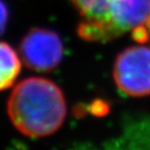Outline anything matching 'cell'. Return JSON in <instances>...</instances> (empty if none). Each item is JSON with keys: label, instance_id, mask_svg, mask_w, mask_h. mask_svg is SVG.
Masks as SVG:
<instances>
[{"label": "cell", "instance_id": "cell-3", "mask_svg": "<svg viewBox=\"0 0 150 150\" xmlns=\"http://www.w3.org/2000/svg\"><path fill=\"white\" fill-rule=\"evenodd\" d=\"M112 74L119 91L127 96L150 95V48L132 46L120 52Z\"/></svg>", "mask_w": 150, "mask_h": 150}, {"label": "cell", "instance_id": "cell-6", "mask_svg": "<svg viewBox=\"0 0 150 150\" xmlns=\"http://www.w3.org/2000/svg\"><path fill=\"white\" fill-rule=\"evenodd\" d=\"M81 15L82 22H96L106 16L115 0H70Z\"/></svg>", "mask_w": 150, "mask_h": 150}, {"label": "cell", "instance_id": "cell-2", "mask_svg": "<svg viewBox=\"0 0 150 150\" xmlns=\"http://www.w3.org/2000/svg\"><path fill=\"white\" fill-rule=\"evenodd\" d=\"M150 17V0H115L106 16L96 22H79L77 33L89 42H108L144 27Z\"/></svg>", "mask_w": 150, "mask_h": 150}, {"label": "cell", "instance_id": "cell-4", "mask_svg": "<svg viewBox=\"0 0 150 150\" xmlns=\"http://www.w3.org/2000/svg\"><path fill=\"white\" fill-rule=\"evenodd\" d=\"M63 44L54 31L33 28L20 43V54L26 67L38 72L55 69L63 59Z\"/></svg>", "mask_w": 150, "mask_h": 150}, {"label": "cell", "instance_id": "cell-1", "mask_svg": "<svg viewBox=\"0 0 150 150\" xmlns=\"http://www.w3.org/2000/svg\"><path fill=\"white\" fill-rule=\"evenodd\" d=\"M7 115L15 128L24 136H50L65 122V96L59 87L47 78H26L16 84L9 95Z\"/></svg>", "mask_w": 150, "mask_h": 150}, {"label": "cell", "instance_id": "cell-7", "mask_svg": "<svg viewBox=\"0 0 150 150\" xmlns=\"http://www.w3.org/2000/svg\"><path fill=\"white\" fill-rule=\"evenodd\" d=\"M7 20H8V11L2 0H0V35H2L6 27Z\"/></svg>", "mask_w": 150, "mask_h": 150}, {"label": "cell", "instance_id": "cell-5", "mask_svg": "<svg viewBox=\"0 0 150 150\" xmlns=\"http://www.w3.org/2000/svg\"><path fill=\"white\" fill-rule=\"evenodd\" d=\"M21 71V62L12 47L0 42V91L8 89L15 83Z\"/></svg>", "mask_w": 150, "mask_h": 150}, {"label": "cell", "instance_id": "cell-8", "mask_svg": "<svg viewBox=\"0 0 150 150\" xmlns=\"http://www.w3.org/2000/svg\"><path fill=\"white\" fill-rule=\"evenodd\" d=\"M146 27H147V30H148V35H149V39H150V17L148 19V22L146 24Z\"/></svg>", "mask_w": 150, "mask_h": 150}]
</instances>
